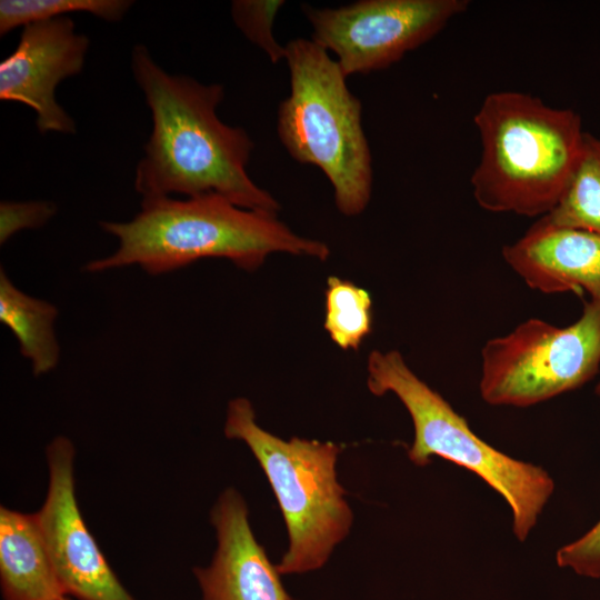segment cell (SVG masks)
<instances>
[{
    "instance_id": "1",
    "label": "cell",
    "mask_w": 600,
    "mask_h": 600,
    "mask_svg": "<svg viewBox=\"0 0 600 600\" xmlns=\"http://www.w3.org/2000/svg\"><path fill=\"white\" fill-rule=\"evenodd\" d=\"M131 70L152 118L134 173L142 200L217 193L244 209L278 213L277 199L247 172L252 139L217 116L224 97L220 83L167 72L143 44L132 49Z\"/></svg>"
},
{
    "instance_id": "2",
    "label": "cell",
    "mask_w": 600,
    "mask_h": 600,
    "mask_svg": "<svg viewBox=\"0 0 600 600\" xmlns=\"http://www.w3.org/2000/svg\"><path fill=\"white\" fill-rule=\"evenodd\" d=\"M100 227L117 238L118 248L86 263L91 273L139 266L158 276L204 258L253 271L273 252L321 261L330 256L324 242L298 236L277 214L241 208L217 193L142 200L131 220L101 221Z\"/></svg>"
},
{
    "instance_id": "3",
    "label": "cell",
    "mask_w": 600,
    "mask_h": 600,
    "mask_svg": "<svg viewBox=\"0 0 600 600\" xmlns=\"http://www.w3.org/2000/svg\"><path fill=\"white\" fill-rule=\"evenodd\" d=\"M473 122L482 144L470 179L476 202L494 213L549 214L582 151L580 116L526 92L498 91L483 99Z\"/></svg>"
},
{
    "instance_id": "4",
    "label": "cell",
    "mask_w": 600,
    "mask_h": 600,
    "mask_svg": "<svg viewBox=\"0 0 600 600\" xmlns=\"http://www.w3.org/2000/svg\"><path fill=\"white\" fill-rule=\"evenodd\" d=\"M284 60L290 94L279 104V139L296 161L323 172L342 214H360L373 181L361 101L349 90L337 60L312 39L290 40Z\"/></svg>"
},
{
    "instance_id": "5",
    "label": "cell",
    "mask_w": 600,
    "mask_h": 600,
    "mask_svg": "<svg viewBox=\"0 0 600 600\" xmlns=\"http://www.w3.org/2000/svg\"><path fill=\"white\" fill-rule=\"evenodd\" d=\"M224 434L243 441L262 468L281 509L289 547L280 574L306 573L324 566L353 521L346 491L337 478L341 447L293 437L286 441L262 429L251 402L232 399Z\"/></svg>"
},
{
    "instance_id": "6",
    "label": "cell",
    "mask_w": 600,
    "mask_h": 600,
    "mask_svg": "<svg viewBox=\"0 0 600 600\" xmlns=\"http://www.w3.org/2000/svg\"><path fill=\"white\" fill-rule=\"evenodd\" d=\"M367 370L369 391L396 394L411 417L414 437L409 459L426 466L438 456L479 476L507 501L513 533L524 541L554 490L549 473L480 439L466 419L409 368L399 351L373 350Z\"/></svg>"
},
{
    "instance_id": "7",
    "label": "cell",
    "mask_w": 600,
    "mask_h": 600,
    "mask_svg": "<svg viewBox=\"0 0 600 600\" xmlns=\"http://www.w3.org/2000/svg\"><path fill=\"white\" fill-rule=\"evenodd\" d=\"M600 368V303L587 301L566 327L538 318L481 349V398L492 406L529 407L576 390Z\"/></svg>"
},
{
    "instance_id": "8",
    "label": "cell",
    "mask_w": 600,
    "mask_h": 600,
    "mask_svg": "<svg viewBox=\"0 0 600 600\" xmlns=\"http://www.w3.org/2000/svg\"><path fill=\"white\" fill-rule=\"evenodd\" d=\"M468 0H360L338 8L301 6L312 40L337 56L346 77L382 70L438 34Z\"/></svg>"
},
{
    "instance_id": "9",
    "label": "cell",
    "mask_w": 600,
    "mask_h": 600,
    "mask_svg": "<svg viewBox=\"0 0 600 600\" xmlns=\"http://www.w3.org/2000/svg\"><path fill=\"white\" fill-rule=\"evenodd\" d=\"M46 454L48 490L34 514L66 596L77 600H134L109 566L80 512L72 442L56 437Z\"/></svg>"
},
{
    "instance_id": "10",
    "label": "cell",
    "mask_w": 600,
    "mask_h": 600,
    "mask_svg": "<svg viewBox=\"0 0 600 600\" xmlns=\"http://www.w3.org/2000/svg\"><path fill=\"white\" fill-rule=\"evenodd\" d=\"M89 44L70 17L23 27L17 47L0 63V100L31 108L40 133H76V122L57 101L56 89L82 71Z\"/></svg>"
},
{
    "instance_id": "11",
    "label": "cell",
    "mask_w": 600,
    "mask_h": 600,
    "mask_svg": "<svg viewBox=\"0 0 600 600\" xmlns=\"http://www.w3.org/2000/svg\"><path fill=\"white\" fill-rule=\"evenodd\" d=\"M217 549L207 567H196L201 600H293L281 574L257 541L242 496L227 488L212 507Z\"/></svg>"
},
{
    "instance_id": "12",
    "label": "cell",
    "mask_w": 600,
    "mask_h": 600,
    "mask_svg": "<svg viewBox=\"0 0 600 600\" xmlns=\"http://www.w3.org/2000/svg\"><path fill=\"white\" fill-rule=\"evenodd\" d=\"M506 263L531 289L588 293L600 303V234L542 217L502 249Z\"/></svg>"
},
{
    "instance_id": "13",
    "label": "cell",
    "mask_w": 600,
    "mask_h": 600,
    "mask_svg": "<svg viewBox=\"0 0 600 600\" xmlns=\"http://www.w3.org/2000/svg\"><path fill=\"white\" fill-rule=\"evenodd\" d=\"M3 600H63L66 596L34 513L0 508Z\"/></svg>"
},
{
    "instance_id": "14",
    "label": "cell",
    "mask_w": 600,
    "mask_h": 600,
    "mask_svg": "<svg viewBox=\"0 0 600 600\" xmlns=\"http://www.w3.org/2000/svg\"><path fill=\"white\" fill-rule=\"evenodd\" d=\"M58 312L54 304L18 289L1 268L0 321L18 340L34 376L46 374L59 363L60 346L53 327Z\"/></svg>"
},
{
    "instance_id": "15",
    "label": "cell",
    "mask_w": 600,
    "mask_h": 600,
    "mask_svg": "<svg viewBox=\"0 0 600 600\" xmlns=\"http://www.w3.org/2000/svg\"><path fill=\"white\" fill-rule=\"evenodd\" d=\"M552 223L600 234V138L586 132L572 177L556 208Z\"/></svg>"
},
{
    "instance_id": "16",
    "label": "cell",
    "mask_w": 600,
    "mask_h": 600,
    "mask_svg": "<svg viewBox=\"0 0 600 600\" xmlns=\"http://www.w3.org/2000/svg\"><path fill=\"white\" fill-rule=\"evenodd\" d=\"M324 329L341 349L357 350L371 333L372 298L356 283L331 276L324 291Z\"/></svg>"
},
{
    "instance_id": "17",
    "label": "cell",
    "mask_w": 600,
    "mask_h": 600,
    "mask_svg": "<svg viewBox=\"0 0 600 600\" xmlns=\"http://www.w3.org/2000/svg\"><path fill=\"white\" fill-rule=\"evenodd\" d=\"M133 3L131 0H1L0 34L77 12L90 13L107 22H119Z\"/></svg>"
},
{
    "instance_id": "18",
    "label": "cell",
    "mask_w": 600,
    "mask_h": 600,
    "mask_svg": "<svg viewBox=\"0 0 600 600\" xmlns=\"http://www.w3.org/2000/svg\"><path fill=\"white\" fill-rule=\"evenodd\" d=\"M283 0H234L231 17L242 34L261 49L272 63L286 59V46L273 34V23Z\"/></svg>"
},
{
    "instance_id": "19",
    "label": "cell",
    "mask_w": 600,
    "mask_h": 600,
    "mask_svg": "<svg viewBox=\"0 0 600 600\" xmlns=\"http://www.w3.org/2000/svg\"><path fill=\"white\" fill-rule=\"evenodd\" d=\"M57 212V206L47 200L1 201L0 243H6L21 230L43 227Z\"/></svg>"
},
{
    "instance_id": "20",
    "label": "cell",
    "mask_w": 600,
    "mask_h": 600,
    "mask_svg": "<svg viewBox=\"0 0 600 600\" xmlns=\"http://www.w3.org/2000/svg\"><path fill=\"white\" fill-rule=\"evenodd\" d=\"M557 563L588 578H600V521L578 540L557 551Z\"/></svg>"
},
{
    "instance_id": "21",
    "label": "cell",
    "mask_w": 600,
    "mask_h": 600,
    "mask_svg": "<svg viewBox=\"0 0 600 600\" xmlns=\"http://www.w3.org/2000/svg\"><path fill=\"white\" fill-rule=\"evenodd\" d=\"M596 393L600 398V381L598 382V384L596 387Z\"/></svg>"
},
{
    "instance_id": "22",
    "label": "cell",
    "mask_w": 600,
    "mask_h": 600,
    "mask_svg": "<svg viewBox=\"0 0 600 600\" xmlns=\"http://www.w3.org/2000/svg\"><path fill=\"white\" fill-rule=\"evenodd\" d=\"M63 600H72L70 597H64Z\"/></svg>"
}]
</instances>
